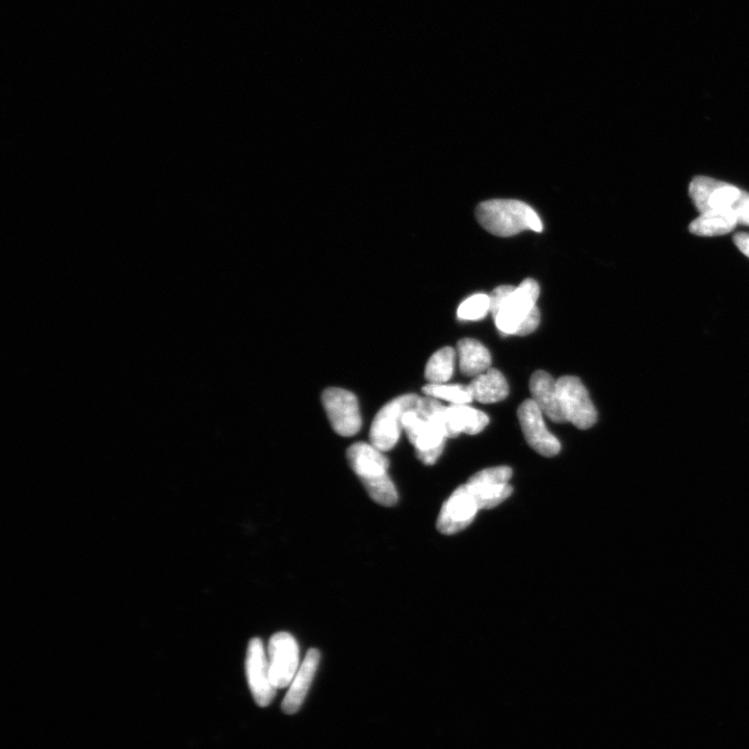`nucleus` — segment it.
<instances>
[{"label":"nucleus","mask_w":749,"mask_h":749,"mask_svg":"<svg viewBox=\"0 0 749 749\" xmlns=\"http://www.w3.org/2000/svg\"><path fill=\"white\" fill-rule=\"evenodd\" d=\"M480 225L494 236L510 238L525 230L542 232L538 214L527 203L512 199L487 200L476 210Z\"/></svg>","instance_id":"1"},{"label":"nucleus","mask_w":749,"mask_h":749,"mask_svg":"<svg viewBox=\"0 0 749 749\" xmlns=\"http://www.w3.org/2000/svg\"><path fill=\"white\" fill-rule=\"evenodd\" d=\"M347 456L352 470L363 482L373 501L387 507L397 504V489L387 474L390 462L383 452L372 444L360 442L348 449Z\"/></svg>","instance_id":"2"},{"label":"nucleus","mask_w":749,"mask_h":749,"mask_svg":"<svg viewBox=\"0 0 749 749\" xmlns=\"http://www.w3.org/2000/svg\"><path fill=\"white\" fill-rule=\"evenodd\" d=\"M540 294L537 281L528 278L518 288L501 286L490 295V313L504 334L516 335L536 307Z\"/></svg>","instance_id":"3"},{"label":"nucleus","mask_w":749,"mask_h":749,"mask_svg":"<svg viewBox=\"0 0 749 749\" xmlns=\"http://www.w3.org/2000/svg\"><path fill=\"white\" fill-rule=\"evenodd\" d=\"M689 195L697 211H734L739 224L749 226V194L725 182L707 176L695 177Z\"/></svg>","instance_id":"4"},{"label":"nucleus","mask_w":749,"mask_h":749,"mask_svg":"<svg viewBox=\"0 0 749 749\" xmlns=\"http://www.w3.org/2000/svg\"><path fill=\"white\" fill-rule=\"evenodd\" d=\"M421 397L415 394L404 395L384 405L375 417L371 431V444L386 452L392 450L398 443L402 428L404 413L418 411Z\"/></svg>","instance_id":"5"},{"label":"nucleus","mask_w":749,"mask_h":749,"mask_svg":"<svg viewBox=\"0 0 749 749\" xmlns=\"http://www.w3.org/2000/svg\"><path fill=\"white\" fill-rule=\"evenodd\" d=\"M557 389L566 422L582 430L597 423L598 412L579 378L563 376L557 381Z\"/></svg>","instance_id":"6"},{"label":"nucleus","mask_w":749,"mask_h":749,"mask_svg":"<svg viewBox=\"0 0 749 749\" xmlns=\"http://www.w3.org/2000/svg\"><path fill=\"white\" fill-rule=\"evenodd\" d=\"M322 402L335 432L350 437L360 431L363 420H361L358 400L354 394L331 387L323 393Z\"/></svg>","instance_id":"7"},{"label":"nucleus","mask_w":749,"mask_h":749,"mask_svg":"<svg viewBox=\"0 0 749 749\" xmlns=\"http://www.w3.org/2000/svg\"><path fill=\"white\" fill-rule=\"evenodd\" d=\"M271 681L276 689L288 687L299 670V647L289 633L275 634L268 647Z\"/></svg>","instance_id":"8"},{"label":"nucleus","mask_w":749,"mask_h":749,"mask_svg":"<svg viewBox=\"0 0 749 749\" xmlns=\"http://www.w3.org/2000/svg\"><path fill=\"white\" fill-rule=\"evenodd\" d=\"M246 676L256 704L260 707H268L272 703L277 689L271 681L269 660L261 639L253 638L249 642L246 656Z\"/></svg>","instance_id":"9"},{"label":"nucleus","mask_w":749,"mask_h":749,"mask_svg":"<svg viewBox=\"0 0 749 749\" xmlns=\"http://www.w3.org/2000/svg\"><path fill=\"white\" fill-rule=\"evenodd\" d=\"M518 416L524 436L533 450L546 457H553L560 453V442L547 429L544 413L533 400H526L522 403Z\"/></svg>","instance_id":"10"},{"label":"nucleus","mask_w":749,"mask_h":749,"mask_svg":"<svg viewBox=\"0 0 749 749\" xmlns=\"http://www.w3.org/2000/svg\"><path fill=\"white\" fill-rule=\"evenodd\" d=\"M480 507L467 484L458 487L438 516L437 529L451 535L466 529L474 521Z\"/></svg>","instance_id":"11"},{"label":"nucleus","mask_w":749,"mask_h":749,"mask_svg":"<svg viewBox=\"0 0 749 749\" xmlns=\"http://www.w3.org/2000/svg\"><path fill=\"white\" fill-rule=\"evenodd\" d=\"M532 400L554 423H565L559 400L557 381L545 371H537L530 379Z\"/></svg>","instance_id":"12"},{"label":"nucleus","mask_w":749,"mask_h":749,"mask_svg":"<svg viewBox=\"0 0 749 749\" xmlns=\"http://www.w3.org/2000/svg\"><path fill=\"white\" fill-rule=\"evenodd\" d=\"M320 660V652L316 649L309 650L306 654L286 695V699L282 703V710L287 714H295L302 707L308 690L315 679Z\"/></svg>","instance_id":"13"},{"label":"nucleus","mask_w":749,"mask_h":749,"mask_svg":"<svg viewBox=\"0 0 749 749\" xmlns=\"http://www.w3.org/2000/svg\"><path fill=\"white\" fill-rule=\"evenodd\" d=\"M447 421L450 438H455L461 433L470 435L479 434L489 423L484 412L467 405H454L447 407Z\"/></svg>","instance_id":"14"},{"label":"nucleus","mask_w":749,"mask_h":749,"mask_svg":"<svg viewBox=\"0 0 749 749\" xmlns=\"http://www.w3.org/2000/svg\"><path fill=\"white\" fill-rule=\"evenodd\" d=\"M474 400L483 404L498 403L509 395L508 382L503 374L490 368L468 385Z\"/></svg>","instance_id":"15"},{"label":"nucleus","mask_w":749,"mask_h":749,"mask_svg":"<svg viewBox=\"0 0 749 749\" xmlns=\"http://www.w3.org/2000/svg\"><path fill=\"white\" fill-rule=\"evenodd\" d=\"M738 224L734 211H708L692 221L689 230L695 236L719 237L730 234Z\"/></svg>","instance_id":"16"},{"label":"nucleus","mask_w":749,"mask_h":749,"mask_svg":"<svg viewBox=\"0 0 749 749\" xmlns=\"http://www.w3.org/2000/svg\"><path fill=\"white\" fill-rule=\"evenodd\" d=\"M459 367L463 375L477 377L492 365V356L487 348L474 339H463L457 344Z\"/></svg>","instance_id":"17"},{"label":"nucleus","mask_w":749,"mask_h":749,"mask_svg":"<svg viewBox=\"0 0 749 749\" xmlns=\"http://www.w3.org/2000/svg\"><path fill=\"white\" fill-rule=\"evenodd\" d=\"M456 351L445 347L435 352L428 361L425 377L431 384H445L454 373Z\"/></svg>","instance_id":"18"},{"label":"nucleus","mask_w":749,"mask_h":749,"mask_svg":"<svg viewBox=\"0 0 749 749\" xmlns=\"http://www.w3.org/2000/svg\"><path fill=\"white\" fill-rule=\"evenodd\" d=\"M467 486L480 509L494 508L512 494V487L509 484H490L469 480Z\"/></svg>","instance_id":"19"},{"label":"nucleus","mask_w":749,"mask_h":749,"mask_svg":"<svg viewBox=\"0 0 749 749\" xmlns=\"http://www.w3.org/2000/svg\"><path fill=\"white\" fill-rule=\"evenodd\" d=\"M423 392L437 400H445L454 405H467L474 401L467 385L427 384Z\"/></svg>","instance_id":"20"},{"label":"nucleus","mask_w":749,"mask_h":749,"mask_svg":"<svg viewBox=\"0 0 749 749\" xmlns=\"http://www.w3.org/2000/svg\"><path fill=\"white\" fill-rule=\"evenodd\" d=\"M490 312V297L474 295L464 300L458 307L457 317L462 321H480Z\"/></svg>","instance_id":"21"},{"label":"nucleus","mask_w":749,"mask_h":749,"mask_svg":"<svg viewBox=\"0 0 749 749\" xmlns=\"http://www.w3.org/2000/svg\"><path fill=\"white\" fill-rule=\"evenodd\" d=\"M512 470L508 467H497L483 470L475 474L470 480L490 484H509Z\"/></svg>","instance_id":"22"},{"label":"nucleus","mask_w":749,"mask_h":749,"mask_svg":"<svg viewBox=\"0 0 749 749\" xmlns=\"http://www.w3.org/2000/svg\"><path fill=\"white\" fill-rule=\"evenodd\" d=\"M539 323H540V313H539V309L536 306L531 312V314L528 316V318L525 320L523 325L520 327L516 335H519V337H526V335L533 333L538 328Z\"/></svg>","instance_id":"23"},{"label":"nucleus","mask_w":749,"mask_h":749,"mask_svg":"<svg viewBox=\"0 0 749 749\" xmlns=\"http://www.w3.org/2000/svg\"><path fill=\"white\" fill-rule=\"evenodd\" d=\"M734 243L737 246V248L746 257L749 258V234H747V232H740V234L735 235Z\"/></svg>","instance_id":"24"}]
</instances>
